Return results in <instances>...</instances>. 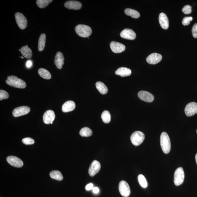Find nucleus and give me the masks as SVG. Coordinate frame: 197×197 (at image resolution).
Returning <instances> with one entry per match:
<instances>
[{"label": "nucleus", "mask_w": 197, "mask_h": 197, "mask_svg": "<svg viewBox=\"0 0 197 197\" xmlns=\"http://www.w3.org/2000/svg\"><path fill=\"white\" fill-rule=\"evenodd\" d=\"M6 83L12 87L23 89L27 86L26 82L20 78H18L16 76H10L6 80Z\"/></svg>", "instance_id": "obj_1"}, {"label": "nucleus", "mask_w": 197, "mask_h": 197, "mask_svg": "<svg viewBox=\"0 0 197 197\" xmlns=\"http://www.w3.org/2000/svg\"><path fill=\"white\" fill-rule=\"evenodd\" d=\"M160 141L163 152L166 154L169 153L171 149V143L170 138L167 133L164 132L162 133Z\"/></svg>", "instance_id": "obj_2"}, {"label": "nucleus", "mask_w": 197, "mask_h": 197, "mask_svg": "<svg viewBox=\"0 0 197 197\" xmlns=\"http://www.w3.org/2000/svg\"><path fill=\"white\" fill-rule=\"evenodd\" d=\"M75 32L79 36L82 37H89L91 34L92 30L89 26L84 25H78L75 27Z\"/></svg>", "instance_id": "obj_3"}, {"label": "nucleus", "mask_w": 197, "mask_h": 197, "mask_svg": "<svg viewBox=\"0 0 197 197\" xmlns=\"http://www.w3.org/2000/svg\"><path fill=\"white\" fill-rule=\"evenodd\" d=\"M145 138V136L142 132L136 131L132 134L130 140L132 144L135 146H138L143 142Z\"/></svg>", "instance_id": "obj_4"}, {"label": "nucleus", "mask_w": 197, "mask_h": 197, "mask_svg": "<svg viewBox=\"0 0 197 197\" xmlns=\"http://www.w3.org/2000/svg\"><path fill=\"white\" fill-rule=\"evenodd\" d=\"M184 172L182 168H178L175 171L174 176V182L176 186L183 184L184 179Z\"/></svg>", "instance_id": "obj_5"}, {"label": "nucleus", "mask_w": 197, "mask_h": 197, "mask_svg": "<svg viewBox=\"0 0 197 197\" xmlns=\"http://www.w3.org/2000/svg\"><path fill=\"white\" fill-rule=\"evenodd\" d=\"M15 18L19 28L23 30L27 27V18L22 14L18 12L15 14Z\"/></svg>", "instance_id": "obj_6"}, {"label": "nucleus", "mask_w": 197, "mask_h": 197, "mask_svg": "<svg viewBox=\"0 0 197 197\" xmlns=\"http://www.w3.org/2000/svg\"><path fill=\"white\" fill-rule=\"evenodd\" d=\"M119 190L121 195L124 197H127L130 195V187L126 181L122 180L119 183Z\"/></svg>", "instance_id": "obj_7"}, {"label": "nucleus", "mask_w": 197, "mask_h": 197, "mask_svg": "<svg viewBox=\"0 0 197 197\" xmlns=\"http://www.w3.org/2000/svg\"><path fill=\"white\" fill-rule=\"evenodd\" d=\"M185 112L188 117H191L197 114V103L194 102L189 103L185 108Z\"/></svg>", "instance_id": "obj_8"}, {"label": "nucleus", "mask_w": 197, "mask_h": 197, "mask_svg": "<svg viewBox=\"0 0 197 197\" xmlns=\"http://www.w3.org/2000/svg\"><path fill=\"white\" fill-rule=\"evenodd\" d=\"M30 111V107L27 106L19 107L13 110V115L15 117H18L28 114Z\"/></svg>", "instance_id": "obj_9"}, {"label": "nucleus", "mask_w": 197, "mask_h": 197, "mask_svg": "<svg viewBox=\"0 0 197 197\" xmlns=\"http://www.w3.org/2000/svg\"><path fill=\"white\" fill-rule=\"evenodd\" d=\"M101 165L100 162L96 160H95L89 166V173L91 176L93 177L95 175L100 171Z\"/></svg>", "instance_id": "obj_10"}, {"label": "nucleus", "mask_w": 197, "mask_h": 197, "mask_svg": "<svg viewBox=\"0 0 197 197\" xmlns=\"http://www.w3.org/2000/svg\"><path fill=\"white\" fill-rule=\"evenodd\" d=\"M111 50L114 53H118L124 51L126 49L125 45L119 42L112 41L110 44Z\"/></svg>", "instance_id": "obj_11"}, {"label": "nucleus", "mask_w": 197, "mask_h": 197, "mask_svg": "<svg viewBox=\"0 0 197 197\" xmlns=\"http://www.w3.org/2000/svg\"><path fill=\"white\" fill-rule=\"evenodd\" d=\"M7 161L10 164L15 167H22L23 165V162L22 160L14 156L8 157L7 158Z\"/></svg>", "instance_id": "obj_12"}, {"label": "nucleus", "mask_w": 197, "mask_h": 197, "mask_svg": "<svg viewBox=\"0 0 197 197\" xmlns=\"http://www.w3.org/2000/svg\"><path fill=\"white\" fill-rule=\"evenodd\" d=\"M55 118L54 112L52 110H48L44 113L43 117L44 123L46 124H53Z\"/></svg>", "instance_id": "obj_13"}, {"label": "nucleus", "mask_w": 197, "mask_h": 197, "mask_svg": "<svg viewBox=\"0 0 197 197\" xmlns=\"http://www.w3.org/2000/svg\"><path fill=\"white\" fill-rule=\"evenodd\" d=\"M121 37L128 40H134L136 38V33L133 30L129 29H126L121 33Z\"/></svg>", "instance_id": "obj_14"}, {"label": "nucleus", "mask_w": 197, "mask_h": 197, "mask_svg": "<svg viewBox=\"0 0 197 197\" xmlns=\"http://www.w3.org/2000/svg\"><path fill=\"white\" fill-rule=\"evenodd\" d=\"M162 55L157 53L151 54L147 57V61L149 64H156L162 60Z\"/></svg>", "instance_id": "obj_15"}, {"label": "nucleus", "mask_w": 197, "mask_h": 197, "mask_svg": "<svg viewBox=\"0 0 197 197\" xmlns=\"http://www.w3.org/2000/svg\"><path fill=\"white\" fill-rule=\"evenodd\" d=\"M138 95L139 98L140 100L147 102H151L153 101L154 100L153 95L146 91H140L138 92Z\"/></svg>", "instance_id": "obj_16"}, {"label": "nucleus", "mask_w": 197, "mask_h": 197, "mask_svg": "<svg viewBox=\"0 0 197 197\" xmlns=\"http://www.w3.org/2000/svg\"><path fill=\"white\" fill-rule=\"evenodd\" d=\"M64 57L61 52H59L55 56L54 64L59 69H61L64 65Z\"/></svg>", "instance_id": "obj_17"}, {"label": "nucleus", "mask_w": 197, "mask_h": 197, "mask_svg": "<svg viewBox=\"0 0 197 197\" xmlns=\"http://www.w3.org/2000/svg\"><path fill=\"white\" fill-rule=\"evenodd\" d=\"M64 6L68 9L77 10L81 9L82 4L78 1H70L65 2L64 4Z\"/></svg>", "instance_id": "obj_18"}, {"label": "nucleus", "mask_w": 197, "mask_h": 197, "mask_svg": "<svg viewBox=\"0 0 197 197\" xmlns=\"http://www.w3.org/2000/svg\"><path fill=\"white\" fill-rule=\"evenodd\" d=\"M159 21L161 27L164 29H167L169 27L168 18L164 13L160 14L159 16Z\"/></svg>", "instance_id": "obj_19"}, {"label": "nucleus", "mask_w": 197, "mask_h": 197, "mask_svg": "<svg viewBox=\"0 0 197 197\" xmlns=\"http://www.w3.org/2000/svg\"><path fill=\"white\" fill-rule=\"evenodd\" d=\"M75 103L74 101H67L63 104L62 110L64 112H67L73 111L75 108Z\"/></svg>", "instance_id": "obj_20"}, {"label": "nucleus", "mask_w": 197, "mask_h": 197, "mask_svg": "<svg viewBox=\"0 0 197 197\" xmlns=\"http://www.w3.org/2000/svg\"><path fill=\"white\" fill-rule=\"evenodd\" d=\"M117 75L124 77L129 76L132 74V71L130 69L125 67H121L118 68L115 72Z\"/></svg>", "instance_id": "obj_21"}, {"label": "nucleus", "mask_w": 197, "mask_h": 197, "mask_svg": "<svg viewBox=\"0 0 197 197\" xmlns=\"http://www.w3.org/2000/svg\"><path fill=\"white\" fill-rule=\"evenodd\" d=\"M21 52L22 55L24 57L27 59H30L32 56V52L27 45L26 46L22 47L21 49L19 50Z\"/></svg>", "instance_id": "obj_22"}, {"label": "nucleus", "mask_w": 197, "mask_h": 197, "mask_svg": "<svg viewBox=\"0 0 197 197\" xmlns=\"http://www.w3.org/2000/svg\"><path fill=\"white\" fill-rule=\"evenodd\" d=\"M46 35L43 33L41 34L38 40V50L40 52H42L44 49L46 43Z\"/></svg>", "instance_id": "obj_23"}, {"label": "nucleus", "mask_w": 197, "mask_h": 197, "mask_svg": "<svg viewBox=\"0 0 197 197\" xmlns=\"http://www.w3.org/2000/svg\"><path fill=\"white\" fill-rule=\"evenodd\" d=\"M96 89L99 91L101 94L104 95L106 94L108 92V89L105 84L100 82H98L96 83Z\"/></svg>", "instance_id": "obj_24"}, {"label": "nucleus", "mask_w": 197, "mask_h": 197, "mask_svg": "<svg viewBox=\"0 0 197 197\" xmlns=\"http://www.w3.org/2000/svg\"><path fill=\"white\" fill-rule=\"evenodd\" d=\"M124 12L125 14L131 16L134 18H138L140 16V13L138 12L131 9H126L125 10Z\"/></svg>", "instance_id": "obj_25"}, {"label": "nucleus", "mask_w": 197, "mask_h": 197, "mask_svg": "<svg viewBox=\"0 0 197 197\" xmlns=\"http://www.w3.org/2000/svg\"><path fill=\"white\" fill-rule=\"evenodd\" d=\"M38 73L40 76L44 79H50L51 78L52 76L50 73L45 69H39L38 70Z\"/></svg>", "instance_id": "obj_26"}, {"label": "nucleus", "mask_w": 197, "mask_h": 197, "mask_svg": "<svg viewBox=\"0 0 197 197\" xmlns=\"http://www.w3.org/2000/svg\"><path fill=\"white\" fill-rule=\"evenodd\" d=\"M50 176L52 179L61 181L63 179V177L62 173L58 170H53L50 172Z\"/></svg>", "instance_id": "obj_27"}, {"label": "nucleus", "mask_w": 197, "mask_h": 197, "mask_svg": "<svg viewBox=\"0 0 197 197\" xmlns=\"http://www.w3.org/2000/svg\"><path fill=\"white\" fill-rule=\"evenodd\" d=\"M80 135L83 137H89L92 136V132L89 128L85 127L82 128L80 132Z\"/></svg>", "instance_id": "obj_28"}, {"label": "nucleus", "mask_w": 197, "mask_h": 197, "mask_svg": "<svg viewBox=\"0 0 197 197\" xmlns=\"http://www.w3.org/2000/svg\"><path fill=\"white\" fill-rule=\"evenodd\" d=\"M101 118L103 122L105 123H108L111 121V115L107 110L103 111L102 114Z\"/></svg>", "instance_id": "obj_29"}, {"label": "nucleus", "mask_w": 197, "mask_h": 197, "mask_svg": "<svg viewBox=\"0 0 197 197\" xmlns=\"http://www.w3.org/2000/svg\"><path fill=\"white\" fill-rule=\"evenodd\" d=\"M53 1L52 0H37L36 3L38 7L43 9L46 7Z\"/></svg>", "instance_id": "obj_30"}, {"label": "nucleus", "mask_w": 197, "mask_h": 197, "mask_svg": "<svg viewBox=\"0 0 197 197\" xmlns=\"http://www.w3.org/2000/svg\"><path fill=\"white\" fill-rule=\"evenodd\" d=\"M138 179L140 186L143 188H147V183L144 176L141 174L139 175Z\"/></svg>", "instance_id": "obj_31"}, {"label": "nucleus", "mask_w": 197, "mask_h": 197, "mask_svg": "<svg viewBox=\"0 0 197 197\" xmlns=\"http://www.w3.org/2000/svg\"><path fill=\"white\" fill-rule=\"evenodd\" d=\"M9 97V95L6 91L2 89L0 90V100L7 99Z\"/></svg>", "instance_id": "obj_32"}, {"label": "nucleus", "mask_w": 197, "mask_h": 197, "mask_svg": "<svg viewBox=\"0 0 197 197\" xmlns=\"http://www.w3.org/2000/svg\"><path fill=\"white\" fill-rule=\"evenodd\" d=\"M23 144L29 145H32L34 143V140L33 139L27 137L23 138L22 140Z\"/></svg>", "instance_id": "obj_33"}, {"label": "nucleus", "mask_w": 197, "mask_h": 197, "mask_svg": "<svg viewBox=\"0 0 197 197\" xmlns=\"http://www.w3.org/2000/svg\"><path fill=\"white\" fill-rule=\"evenodd\" d=\"M182 12L185 14H190L192 12V7L190 5H186L183 8Z\"/></svg>", "instance_id": "obj_34"}, {"label": "nucleus", "mask_w": 197, "mask_h": 197, "mask_svg": "<svg viewBox=\"0 0 197 197\" xmlns=\"http://www.w3.org/2000/svg\"><path fill=\"white\" fill-rule=\"evenodd\" d=\"M193 18L191 16L190 17H185L184 18L182 21V24L184 26L188 25L190 24V22L192 21Z\"/></svg>", "instance_id": "obj_35"}, {"label": "nucleus", "mask_w": 197, "mask_h": 197, "mask_svg": "<svg viewBox=\"0 0 197 197\" xmlns=\"http://www.w3.org/2000/svg\"><path fill=\"white\" fill-rule=\"evenodd\" d=\"M192 34L194 38H197V23L194 24L192 28Z\"/></svg>", "instance_id": "obj_36"}, {"label": "nucleus", "mask_w": 197, "mask_h": 197, "mask_svg": "<svg viewBox=\"0 0 197 197\" xmlns=\"http://www.w3.org/2000/svg\"><path fill=\"white\" fill-rule=\"evenodd\" d=\"M93 188V184L92 183H89L85 187V189L87 191H89L91 190Z\"/></svg>", "instance_id": "obj_37"}, {"label": "nucleus", "mask_w": 197, "mask_h": 197, "mask_svg": "<svg viewBox=\"0 0 197 197\" xmlns=\"http://www.w3.org/2000/svg\"><path fill=\"white\" fill-rule=\"evenodd\" d=\"M32 62L31 61L29 60L27 61V64H26V65H27V67H28V68H30L31 67V66H32Z\"/></svg>", "instance_id": "obj_38"}, {"label": "nucleus", "mask_w": 197, "mask_h": 197, "mask_svg": "<svg viewBox=\"0 0 197 197\" xmlns=\"http://www.w3.org/2000/svg\"><path fill=\"white\" fill-rule=\"evenodd\" d=\"M92 190H93V192L95 194H97L99 192V189L97 187H94L92 189Z\"/></svg>", "instance_id": "obj_39"}, {"label": "nucleus", "mask_w": 197, "mask_h": 197, "mask_svg": "<svg viewBox=\"0 0 197 197\" xmlns=\"http://www.w3.org/2000/svg\"><path fill=\"white\" fill-rule=\"evenodd\" d=\"M195 160L197 164V153L195 155Z\"/></svg>", "instance_id": "obj_40"}, {"label": "nucleus", "mask_w": 197, "mask_h": 197, "mask_svg": "<svg viewBox=\"0 0 197 197\" xmlns=\"http://www.w3.org/2000/svg\"><path fill=\"white\" fill-rule=\"evenodd\" d=\"M21 57V58H22V59H23V57Z\"/></svg>", "instance_id": "obj_41"}, {"label": "nucleus", "mask_w": 197, "mask_h": 197, "mask_svg": "<svg viewBox=\"0 0 197 197\" xmlns=\"http://www.w3.org/2000/svg\"><path fill=\"white\" fill-rule=\"evenodd\" d=\"M196 132H197V131H196Z\"/></svg>", "instance_id": "obj_42"}]
</instances>
